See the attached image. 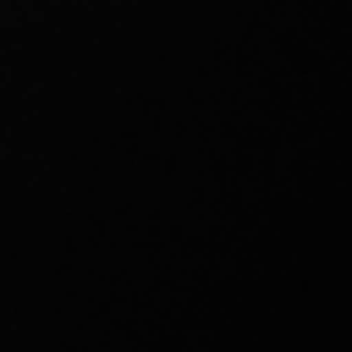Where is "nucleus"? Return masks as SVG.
<instances>
[]
</instances>
